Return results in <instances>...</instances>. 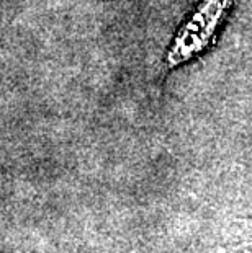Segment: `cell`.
<instances>
[{
  "instance_id": "obj_1",
  "label": "cell",
  "mask_w": 252,
  "mask_h": 253,
  "mask_svg": "<svg viewBox=\"0 0 252 253\" xmlns=\"http://www.w3.org/2000/svg\"><path fill=\"white\" fill-rule=\"evenodd\" d=\"M229 2L231 0H206L192 15L190 21H187L182 31H179L172 49L169 52L170 66L189 61L190 57L205 49L210 38L216 31L219 20L224 15Z\"/></svg>"
}]
</instances>
